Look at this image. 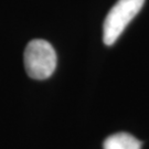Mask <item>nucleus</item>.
<instances>
[{
	"instance_id": "1",
	"label": "nucleus",
	"mask_w": 149,
	"mask_h": 149,
	"mask_svg": "<svg viewBox=\"0 0 149 149\" xmlns=\"http://www.w3.org/2000/svg\"><path fill=\"white\" fill-rule=\"evenodd\" d=\"M24 68L28 75L34 80H45L56 68V53L45 40L34 39L24 50Z\"/></svg>"
},
{
	"instance_id": "2",
	"label": "nucleus",
	"mask_w": 149,
	"mask_h": 149,
	"mask_svg": "<svg viewBox=\"0 0 149 149\" xmlns=\"http://www.w3.org/2000/svg\"><path fill=\"white\" fill-rule=\"evenodd\" d=\"M144 3L145 0H118L113 6L103 26V41L106 45H112L116 42Z\"/></svg>"
},
{
	"instance_id": "3",
	"label": "nucleus",
	"mask_w": 149,
	"mask_h": 149,
	"mask_svg": "<svg viewBox=\"0 0 149 149\" xmlns=\"http://www.w3.org/2000/svg\"><path fill=\"white\" fill-rule=\"evenodd\" d=\"M104 149H141V141L128 133L108 136L103 144Z\"/></svg>"
}]
</instances>
